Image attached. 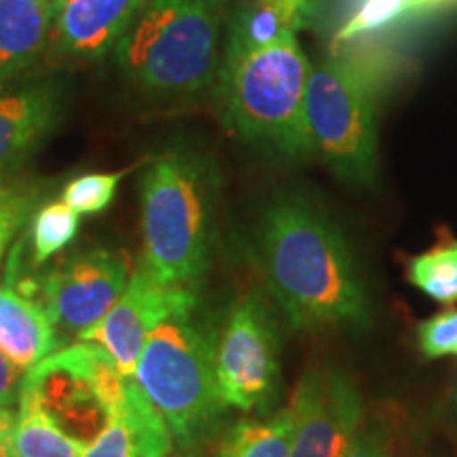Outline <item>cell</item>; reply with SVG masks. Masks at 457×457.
Here are the masks:
<instances>
[{
  "mask_svg": "<svg viewBox=\"0 0 457 457\" xmlns=\"http://www.w3.org/2000/svg\"><path fill=\"white\" fill-rule=\"evenodd\" d=\"M129 270V259L117 250H79L45 273L37 290L55 327L81 335L119 301Z\"/></svg>",
  "mask_w": 457,
  "mask_h": 457,
  "instance_id": "9c48e42d",
  "label": "cell"
},
{
  "mask_svg": "<svg viewBox=\"0 0 457 457\" xmlns=\"http://www.w3.org/2000/svg\"><path fill=\"white\" fill-rule=\"evenodd\" d=\"M13 193H15V191H11V188H7V187L0 185V204L7 202V199H9L11 195H13Z\"/></svg>",
  "mask_w": 457,
  "mask_h": 457,
  "instance_id": "4dcf8cb0",
  "label": "cell"
},
{
  "mask_svg": "<svg viewBox=\"0 0 457 457\" xmlns=\"http://www.w3.org/2000/svg\"><path fill=\"white\" fill-rule=\"evenodd\" d=\"M295 434L293 404L270 420H244L228 430L216 457H290Z\"/></svg>",
  "mask_w": 457,
  "mask_h": 457,
  "instance_id": "d6986e66",
  "label": "cell"
},
{
  "mask_svg": "<svg viewBox=\"0 0 457 457\" xmlns=\"http://www.w3.org/2000/svg\"><path fill=\"white\" fill-rule=\"evenodd\" d=\"M214 373L227 409L248 413L278 396L279 337L259 293H245L228 310L214 341Z\"/></svg>",
  "mask_w": 457,
  "mask_h": 457,
  "instance_id": "ba28073f",
  "label": "cell"
},
{
  "mask_svg": "<svg viewBox=\"0 0 457 457\" xmlns=\"http://www.w3.org/2000/svg\"><path fill=\"white\" fill-rule=\"evenodd\" d=\"M220 3H222V4H225V3H227V0H220Z\"/></svg>",
  "mask_w": 457,
  "mask_h": 457,
  "instance_id": "d6a6232c",
  "label": "cell"
},
{
  "mask_svg": "<svg viewBox=\"0 0 457 457\" xmlns=\"http://www.w3.org/2000/svg\"><path fill=\"white\" fill-rule=\"evenodd\" d=\"M146 0H64L51 43L62 55L100 60L121 41Z\"/></svg>",
  "mask_w": 457,
  "mask_h": 457,
  "instance_id": "4fadbf2b",
  "label": "cell"
},
{
  "mask_svg": "<svg viewBox=\"0 0 457 457\" xmlns=\"http://www.w3.org/2000/svg\"><path fill=\"white\" fill-rule=\"evenodd\" d=\"M30 210L32 199L28 195H17V193H13L4 204H0V261L7 253L11 239L15 237V233L30 216Z\"/></svg>",
  "mask_w": 457,
  "mask_h": 457,
  "instance_id": "484cf974",
  "label": "cell"
},
{
  "mask_svg": "<svg viewBox=\"0 0 457 457\" xmlns=\"http://www.w3.org/2000/svg\"><path fill=\"white\" fill-rule=\"evenodd\" d=\"M0 457H20L13 447V441L9 438H0Z\"/></svg>",
  "mask_w": 457,
  "mask_h": 457,
  "instance_id": "f1b7e54d",
  "label": "cell"
},
{
  "mask_svg": "<svg viewBox=\"0 0 457 457\" xmlns=\"http://www.w3.org/2000/svg\"><path fill=\"white\" fill-rule=\"evenodd\" d=\"M417 343L430 360L457 356V310H445L424 320L417 328Z\"/></svg>",
  "mask_w": 457,
  "mask_h": 457,
  "instance_id": "d4e9b609",
  "label": "cell"
},
{
  "mask_svg": "<svg viewBox=\"0 0 457 457\" xmlns=\"http://www.w3.org/2000/svg\"><path fill=\"white\" fill-rule=\"evenodd\" d=\"M420 13L415 0H364L360 9L335 34V45L352 43L384 32L404 17Z\"/></svg>",
  "mask_w": 457,
  "mask_h": 457,
  "instance_id": "603a6c76",
  "label": "cell"
},
{
  "mask_svg": "<svg viewBox=\"0 0 457 457\" xmlns=\"http://www.w3.org/2000/svg\"><path fill=\"white\" fill-rule=\"evenodd\" d=\"M171 438L168 421L131 377L119 409L81 457H168Z\"/></svg>",
  "mask_w": 457,
  "mask_h": 457,
  "instance_id": "5bb4252c",
  "label": "cell"
},
{
  "mask_svg": "<svg viewBox=\"0 0 457 457\" xmlns=\"http://www.w3.org/2000/svg\"><path fill=\"white\" fill-rule=\"evenodd\" d=\"M15 428V413L7 404H0V438H9Z\"/></svg>",
  "mask_w": 457,
  "mask_h": 457,
  "instance_id": "83f0119b",
  "label": "cell"
},
{
  "mask_svg": "<svg viewBox=\"0 0 457 457\" xmlns=\"http://www.w3.org/2000/svg\"><path fill=\"white\" fill-rule=\"evenodd\" d=\"M220 0H146L112 49L119 71L151 96L208 89L220 68Z\"/></svg>",
  "mask_w": 457,
  "mask_h": 457,
  "instance_id": "277c9868",
  "label": "cell"
},
{
  "mask_svg": "<svg viewBox=\"0 0 457 457\" xmlns=\"http://www.w3.org/2000/svg\"><path fill=\"white\" fill-rule=\"evenodd\" d=\"M41 3H47V4H51V7H57V9H60V4L64 3V0H41Z\"/></svg>",
  "mask_w": 457,
  "mask_h": 457,
  "instance_id": "1f68e13d",
  "label": "cell"
},
{
  "mask_svg": "<svg viewBox=\"0 0 457 457\" xmlns=\"http://www.w3.org/2000/svg\"><path fill=\"white\" fill-rule=\"evenodd\" d=\"M60 347V335L41 301L0 286V352L32 369Z\"/></svg>",
  "mask_w": 457,
  "mask_h": 457,
  "instance_id": "e0dca14e",
  "label": "cell"
},
{
  "mask_svg": "<svg viewBox=\"0 0 457 457\" xmlns=\"http://www.w3.org/2000/svg\"><path fill=\"white\" fill-rule=\"evenodd\" d=\"M11 441L20 457H81L87 445L74 441L62 432L34 400L32 394L20 390L15 428Z\"/></svg>",
  "mask_w": 457,
  "mask_h": 457,
  "instance_id": "ac0fdd59",
  "label": "cell"
},
{
  "mask_svg": "<svg viewBox=\"0 0 457 457\" xmlns=\"http://www.w3.org/2000/svg\"><path fill=\"white\" fill-rule=\"evenodd\" d=\"M128 377L100 345L79 341L26 370L21 390L74 441L91 445L121 404Z\"/></svg>",
  "mask_w": 457,
  "mask_h": 457,
  "instance_id": "52a82bcc",
  "label": "cell"
},
{
  "mask_svg": "<svg viewBox=\"0 0 457 457\" xmlns=\"http://www.w3.org/2000/svg\"><path fill=\"white\" fill-rule=\"evenodd\" d=\"M64 83L43 79L0 89V176L20 170L64 117Z\"/></svg>",
  "mask_w": 457,
  "mask_h": 457,
  "instance_id": "7c38bea8",
  "label": "cell"
},
{
  "mask_svg": "<svg viewBox=\"0 0 457 457\" xmlns=\"http://www.w3.org/2000/svg\"><path fill=\"white\" fill-rule=\"evenodd\" d=\"M128 171H112V174H83L64 187L62 202L71 205L79 216H94L104 212L117 195L119 182Z\"/></svg>",
  "mask_w": 457,
  "mask_h": 457,
  "instance_id": "cb8c5ba5",
  "label": "cell"
},
{
  "mask_svg": "<svg viewBox=\"0 0 457 457\" xmlns=\"http://www.w3.org/2000/svg\"><path fill=\"white\" fill-rule=\"evenodd\" d=\"M193 303H197L195 290L159 284L140 267L131 271L123 295L111 312L96 327L79 335V339L96 343L111 353L121 375L131 379L148 335L162 320Z\"/></svg>",
  "mask_w": 457,
  "mask_h": 457,
  "instance_id": "8fae6325",
  "label": "cell"
},
{
  "mask_svg": "<svg viewBox=\"0 0 457 457\" xmlns=\"http://www.w3.org/2000/svg\"><path fill=\"white\" fill-rule=\"evenodd\" d=\"M57 7L41 0H0V89L20 81L41 60Z\"/></svg>",
  "mask_w": 457,
  "mask_h": 457,
  "instance_id": "2e32d148",
  "label": "cell"
},
{
  "mask_svg": "<svg viewBox=\"0 0 457 457\" xmlns=\"http://www.w3.org/2000/svg\"><path fill=\"white\" fill-rule=\"evenodd\" d=\"M219 174L191 148L153 157L140 180L142 270L155 282L193 288L214 245Z\"/></svg>",
  "mask_w": 457,
  "mask_h": 457,
  "instance_id": "7a4b0ae2",
  "label": "cell"
},
{
  "mask_svg": "<svg viewBox=\"0 0 457 457\" xmlns=\"http://www.w3.org/2000/svg\"><path fill=\"white\" fill-rule=\"evenodd\" d=\"M197 303L174 312L148 335L134 381L182 445L212 430L222 411L214 341L195 322Z\"/></svg>",
  "mask_w": 457,
  "mask_h": 457,
  "instance_id": "5b68a950",
  "label": "cell"
},
{
  "mask_svg": "<svg viewBox=\"0 0 457 457\" xmlns=\"http://www.w3.org/2000/svg\"><path fill=\"white\" fill-rule=\"evenodd\" d=\"M320 0H236L222 55H245L296 37L318 17Z\"/></svg>",
  "mask_w": 457,
  "mask_h": 457,
  "instance_id": "9a60e30c",
  "label": "cell"
},
{
  "mask_svg": "<svg viewBox=\"0 0 457 457\" xmlns=\"http://www.w3.org/2000/svg\"><path fill=\"white\" fill-rule=\"evenodd\" d=\"M373 98L367 74L339 55L310 68L305 117L313 151L352 187H373L379 171Z\"/></svg>",
  "mask_w": 457,
  "mask_h": 457,
  "instance_id": "8992f818",
  "label": "cell"
},
{
  "mask_svg": "<svg viewBox=\"0 0 457 457\" xmlns=\"http://www.w3.org/2000/svg\"><path fill=\"white\" fill-rule=\"evenodd\" d=\"M290 404L295 409L290 457H341L364 417L356 381L337 369L303 375Z\"/></svg>",
  "mask_w": 457,
  "mask_h": 457,
  "instance_id": "30bf717a",
  "label": "cell"
},
{
  "mask_svg": "<svg viewBox=\"0 0 457 457\" xmlns=\"http://www.w3.org/2000/svg\"><path fill=\"white\" fill-rule=\"evenodd\" d=\"M310 68L296 37L256 54L222 55L216 77L222 123L279 157H310L316 153L305 117Z\"/></svg>",
  "mask_w": 457,
  "mask_h": 457,
  "instance_id": "3957f363",
  "label": "cell"
},
{
  "mask_svg": "<svg viewBox=\"0 0 457 457\" xmlns=\"http://www.w3.org/2000/svg\"><path fill=\"white\" fill-rule=\"evenodd\" d=\"M415 3L420 11H428L434 7H441V4H445V3H457V0H415Z\"/></svg>",
  "mask_w": 457,
  "mask_h": 457,
  "instance_id": "f546056e",
  "label": "cell"
},
{
  "mask_svg": "<svg viewBox=\"0 0 457 457\" xmlns=\"http://www.w3.org/2000/svg\"><path fill=\"white\" fill-rule=\"evenodd\" d=\"M81 219L64 202L45 204L32 219V261L43 265L57 253L66 250L77 237Z\"/></svg>",
  "mask_w": 457,
  "mask_h": 457,
  "instance_id": "44dd1931",
  "label": "cell"
},
{
  "mask_svg": "<svg viewBox=\"0 0 457 457\" xmlns=\"http://www.w3.org/2000/svg\"><path fill=\"white\" fill-rule=\"evenodd\" d=\"M407 279L432 301L457 303V237L438 239L432 248L411 256Z\"/></svg>",
  "mask_w": 457,
  "mask_h": 457,
  "instance_id": "ffe728a7",
  "label": "cell"
},
{
  "mask_svg": "<svg viewBox=\"0 0 457 457\" xmlns=\"http://www.w3.org/2000/svg\"><path fill=\"white\" fill-rule=\"evenodd\" d=\"M26 370L11 360L7 353L0 352V404L13 407L15 400H20L21 381Z\"/></svg>",
  "mask_w": 457,
  "mask_h": 457,
  "instance_id": "4316f807",
  "label": "cell"
},
{
  "mask_svg": "<svg viewBox=\"0 0 457 457\" xmlns=\"http://www.w3.org/2000/svg\"><path fill=\"white\" fill-rule=\"evenodd\" d=\"M256 261L293 328H362L370 322L350 245L333 219L303 193H278L262 208Z\"/></svg>",
  "mask_w": 457,
  "mask_h": 457,
  "instance_id": "6da1fadb",
  "label": "cell"
},
{
  "mask_svg": "<svg viewBox=\"0 0 457 457\" xmlns=\"http://www.w3.org/2000/svg\"><path fill=\"white\" fill-rule=\"evenodd\" d=\"M400 438V420L392 409L364 413L341 457H398Z\"/></svg>",
  "mask_w": 457,
  "mask_h": 457,
  "instance_id": "7402d4cb",
  "label": "cell"
}]
</instances>
